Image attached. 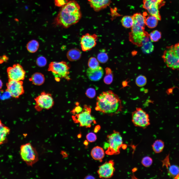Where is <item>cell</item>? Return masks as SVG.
Here are the masks:
<instances>
[{
  "label": "cell",
  "instance_id": "7",
  "mask_svg": "<svg viewBox=\"0 0 179 179\" xmlns=\"http://www.w3.org/2000/svg\"><path fill=\"white\" fill-rule=\"evenodd\" d=\"M132 115V122L135 126L145 129L150 125L149 115L141 108H136Z\"/></svg>",
  "mask_w": 179,
  "mask_h": 179
},
{
  "label": "cell",
  "instance_id": "29",
  "mask_svg": "<svg viewBox=\"0 0 179 179\" xmlns=\"http://www.w3.org/2000/svg\"><path fill=\"white\" fill-rule=\"evenodd\" d=\"M136 85L139 87H142L145 86L147 82L146 77L143 75H140L138 76L136 78L135 81Z\"/></svg>",
  "mask_w": 179,
  "mask_h": 179
},
{
  "label": "cell",
  "instance_id": "25",
  "mask_svg": "<svg viewBox=\"0 0 179 179\" xmlns=\"http://www.w3.org/2000/svg\"><path fill=\"white\" fill-rule=\"evenodd\" d=\"M121 22L123 26L125 28H131L133 25V20L132 16H124L122 19Z\"/></svg>",
  "mask_w": 179,
  "mask_h": 179
},
{
  "label": "cell",
  "instance_id": "37",
  "mask_svg": "<svg viewBox=\"0 0 179 179\" xmlns=\"http://www.w3.org/2000/svg\"><path fill=\"white\" fill-rule=\"evenodd\" d=\"M54 3L56 6L62 7L64 6L66 2L64 0H54Z\"/></svg>",
  "mask_w": 179,
  "mask_h": 179
},
{
  "label": "cell",
  "instance_id": "12",
  "mask_svg": "<svg viewBox=\"0 0 179 179\" xmlns=\"http://www.w3.org/2000/svg\"><path fill=\"white\" fill-rule=\"evenodd\" d=\"M113 160H110L100 166L97 171L99 177L107 179L112 177L115 170Z\"/></svg>",
  "mask_w": 179,
  "mask_h": 179
},
{
  "label": "cell",
  "instance_id": "35",
  "mask_svg": "<svg viewBox=\"0 0 179 179\" xmlns=\"http://www.w3.org/2000/svg\"><path fill=\"white\" fill-rule=\"evenodd\" d=\"M86 94L87 96L90 98L94 97L96 94V91L94 89L92 88H89L86 91Z\"/></svg>",
  "mask_w": 179,
  "mask_h": 179
},
{
  "label": "cell",
  "instance_id": "33",
  "mask_svg": "<svg viewBox=\"0 0 179 179\" xmlns=\"http://www.w3.org/2000/svg\"><path fill=\"white\" fill-rule=\"evenodd\" d=\"M36 63L38 66L43 67L45 66L47 63L46 59L43 56H40L37 59Z\"/></svg>",
  "mask_w": 179,
  "mask_h": 179
},
{
  "label": "cell",
  "instance_id": "5",
  "mask_svg": "<svg viewBox=\"0 0 179 179\" xmlns=\"http://www.w3.org/2000/svg\"><path fill=\"white\" fill-rule=\"evenodd\" d=\"M90 106L85 105L82 110L79 113L74 115L72 117L74 122L79 123L80 126L86 128H90L93 123H95V118L91 114Z\"/></svg>",
  "mask_w": 179,
  "mask_h": 179
},
{
  "label": "cell",
  "instance_id": "4",
  "mask_svg": "<svg viewBox=\"0 0 179 179\" xmlns=\"http://www.w3.org/2000/svg\"><path fill=\"white\" fill-rule=\"evenodd\" d=\"M69 67L65 61H53L49 63L48 71L52 73L56 81H59L60 79L63 78L68 81L71 79L69 76Z\"/></svg>",
  "mask_w": 179,
  "mask_h": 179
},
{
  "label": "cell",
  "instance_id": "13",
  "mask_svg": "<svg viewBox=\"0 0 179 179\" xmlns=\"http://www.w3.org/2000/svg\"><path fill=\"white\" fill-rule=\"evenodd\" d=\"M98 38L97 36L95 34L90 35L87 33L83 35L80 41L82 50L85 51L91 50L96 45Z\"/></svg>",
  "mask_w": 179,
  "mask_h": 179
},
{
  "label": "cell",
  "instance_id": "42",
  "mask_svg": "<svg viewBox=\"0 0 179 179\" xmlns=\"http://www.w3.org/2000/svg\"><path fill=\"white\" fill-rule=\"evenodd\" d=\"M88 141L87 140H85L84 142V144L85 145H87L88 144Z\"/></svg>",
  "mask_w": 179,
  "mask_h": 179
},
{
  "label": "cell",
  "instance_id": "17",
  "mask_svg": "<svg viewBox=\"0 0 179 179\" xmlns=\"http://www.w3.org/2000/svg\"><path fill=\"white\" fill-rule=\"evenodd\" d=\"M90 154L92 158L100 162L102 161L105 156L103 149L98 146L94 147L91 150Z\"/></svg>",
  "mask_w": 179,
  "mask_h": 179
},
{
  "label": "cell",
  "instance_id": "15",
  "mask_svg": "<svg viewBox=\"0 0 179 179\" xmlns=\"http://www.w3.org/2000/svg\"><path fill=\"white\" fill-rule=\"evenodd\" d=\"M103 68L99 66L97 68L92 69L89 68L86 71V74L88 78L91 81H98L102 77L103 74Z\"/></svg>",
  "mask_w": 179,
  "mask_h": 179
},
{
  "label": "cell",
  "instance_id": "3",
  "mask_svg": "<svg viewBox=\"0 0 179 179\" xmlns=\"http://www.w3.org/2000/svg\"><path fill=\"white\" fill-rule=\"evenodd\" d=\"M107 142L104 144L106 149L105 153L108 155H116L120 153V150L123 144L122 137L119 132L114 130L113 133L107 136Z\"/></svg>",
  "mask_w": 179,
  "mask_h": 179
},
{
  "label": "cell",
  "instance_id": "2",
  "mask_svg": "<svg viewBox=\"0 0 179 179\" xmlns=\"http://www.w3.org/2000/svg\"><path fill=\"white\" fill-rule=\"evenodd\" d=\"M123 108L121 100L111 90L102 92L96 98V110L112 116L119 113Z\"/></svg>",
  "mask_w": 179,
  "mask_h": 179
},
{
  "label": "cell",
  "instance_id": "11",
  "mask_svg": "<svg viewBox=\"0 0 179 179\" xmlns=\"http://www.w3.org/2000/svg\"><path fill=\"white\" fill-rule=\"evenodd\" d=\"M7 72L8 79L16 81L23 80L25 78L26 72L22 66L19 64H15L8 67Z\"/></svg>",
  "mask_w": 179,
  "mask_h": 179
},
{
  "label": "cell",
  "instance_id": "22",
  "mask_svg": "<svg viewBox=\"0 0 179 179\" xmlns=\"http://www.w3.org/2000/svg\"><path fill=\"white\" fill-rule=\"evenodd\" d=\"M152 149L155 153H159L163 150L164 147L163 141L160 139L155 140L152 145Z\"/></svg>",
  "mask_w": 179,
  "mask_h": 179
},
{
  "label": "cell",
  "instance_id": "1",
  "mask_svg": "<svg viewBox=\"0 0 179 179\" xmlns=\"http://www.w3.org/2000/svg\"><path fill=\"white\" fill-rule=\"evenodd\" d=\"M82 15L79 3L75 0H71L61 7L54 23L55 25L68 28L78 23Z\"/></svg>",
  "mask_w": 179,
  "mask_h": 179
},
{
  "label": "cell",
  "instance_id": "41",
  "mask_svg": "<svg viewBox=\"0 0 179 179\" xmlns=\"http://www.w3.org/2000/svg\"><path fill=\"white\" fill-rule=\"evenodd\" d=\"M3 86V83L2 82L0 78V90H1Z\"/></svg>",
  "mask_w": 179,
  "mask_h": 179
},
{
  "label": "cell",
  "instance_id": "14",
  "mask_svg": "<svg viewBox=\"0 0 179 179\" xmlns=\"http://www.w3.org/2000/svg\"><path fill=\"white\" fill-rule=\"evenodd\" d=\"M90 7L96 12L104 9L109 6L111 0H87Z\"/></svg>",
  "mask_w": 179,
  "mask_h": 179
},
{
  "label": "cell",
  "instance_id": "10",
  "mask_svg": "<svg viewBox=\"0 0 179 179\" xmlns=\"http://www.w3.org/2000/svg\"><path fill=\"white\" fill-rule=\"evenodd\" d=\"M164 0H143V7L149 13L156 17L159 20L161 16L159 10L163 4Z\"/></svg>",
  "mask_w": 179,
  "mask_h": 179
},
{
  "label": "cell",
  "instance_id": "18",
  "mask_svg": "<svg viewBox=\"0 0 179 179\" xmlns=\"http://www.w3.org/2000/svg\"><path fill=\"white\" fill-rule=\"evenodd\" d=\"M45 79L44 75L40 72L33 74L29 79L32 84L36 86H40L44 84Z\"/></svg>",
  "mask_w": 179,
  "mask_h": 179
},
{
  "label": "cell",
  "instance_id": "36",
  "mask_svg": "<svg viewBox=\"0 0 179 179\" xmlns=\"http://www.w3.org/2000/svg\"><path fill=\"white\" fill-rule=\"evenodd\" d=\"M83 109V108L80 106H77L76 107L71 111L72 113L74 115L79 113Z\"/></svg>",
  "mask_w": 179,
  "mask_h": 179
},
{
  "label": "cell",
  "instance_id": "31",
  "mask_svg": "<svg viewBox=\"0 0 179 179\" xmlns=\"http://www.w3.org/2000/svg\"><path fill=\"white\" fill-rule=\"evenodd\" d=\"M97 57L98 61L102 63L106 62L108 58L107 54L103 52L99 53L98 54Z\"/></svg>",
  "mask_w": 179,
  "mask_h": 179
},
{
  "label": "cell",
  "instance_id": "34",
  "mask_svg": "<svg viewBox=\"0 0 179 179\" xmlns=\"http://www.w3.org/2000/svg\"><path fill=\"white\" fill-rule=\"evenodd\" d=\"M86 138L87 140L90 142H94L97 139L96 134L92 132H90L88 133L86 136Z\"/></svg>",
  "mask_w": 179,
  "mask_h": 179
},
{
  "label": "cell",
  "instance_id": "21",
  "mask_svg": "<svg viewBox=\"0 0 179 179\" xmlns=\"http://www.w3.org/2000/svg\"><path fill=\"white\" fill-rule=\"evenodd\" d=\"M168 174L170 177L174 179H179V167L172 165L168 168Z\"/></svg>",
  "mask_w": 179,
  "mask_h": 179
},
{
  "label": "cell",
  "instance_id": "40",
  "mask_svg": "<svg viewBox=\"0 0 179 179\" xmlns=\"http://www.w3.org/2000/svg\"><path fill=\"white\" fill-rule=\"evenodd\" d=\"M85 179H94L95 178L92 176L89 175L85 177Z\"/></svg>",
  "mask_w": 179,
  "mask_h": 179
},
{
  "label": "cell",
  "instance_id": "28",
  "mask_svg": "<svg viewBox=\"0 0 179 179\" xmlns=\"http://www.w3.org/2000/svg\"><path fill=\"white\" fill-rule=\"evenodd\" d=\"M149 37L152 41L157 42L161 38V34L158 31L155 30L150 33L149 34Z\"/></svg>",
  "mask_w": 179,
  "mask_h": 179
},
{
  "label": "cell",
  "instance_id": "32",
  "mask_svg": "<svg viewBox=\"0 0 179 179\" xmlns=\"http://www.w3.org/2000/svg\"><path fill=\"white\" fill-rule=\"evenodd\" d=\"M153 163L152 158L149 156H146L143 158L141 161L142 164L145 167L151 166Z\"/></svg>",
  "mask_w": 179,
  "mask_h": 179
},
{
  "label": "cell",
  "instance_id": "6",
  "mask_svg": "<svg viewBox=\"0 0 179 179\" xmlns=\"http://www.w3.org/2000/svg\"><path fill=\"white\" fill-rule=\"evenodd\" d=\"M20 154L22 159L28 166H32L39 160L37 152L30 143L21 145Z\"/></svg>",
  "mask_w": 179,
  "mask_h": 179
},
{
  "label": "cell",
  "instance_id": "16",
  "mask_svg": "<svg viewBox=\"0 0 179 179\" xmlns=\"http://www.w3.org/2000/svg\"><path fill=\"white\" fill-rule=\"evenodd\" d=\"M10 132V128L3 124L0 120V145L7 141V137Z\"/></svg>",
  "mask_w": 179,
  "mask_h": 179
},
{
  "label": "cell",
  "instance_id": "19",
  "mask_svg": "<svg viewBox=\"0 0 179 179\" xmlns=\"http://www.w3.org/2000/svg\"><path fill=\"white\" fill-rule=\"evenodd\" d=\"M81 51L77 48L71 49L68 51L67 54V58L71 61L79 60L81 58Z\"/></svg>",
  "mask_w": 179,
  "mask_h": 179
},
{
  "label": "cell",
  "instance_id": "26",
  "mask_svg": "<svg viewBox=\"0 0 179 179\" xmlns=\"http://www.w3.org/2000/svg\"><path fill=\"white\" fill-rule=\"evenodd\" d=\"M143 52L146 54H149L152 52L154 46L150 40L144 43L141 46Z\"/></svg>",
  "mask_w": 179,
  "mask_h": 179
},
{
  "label": "cell",
  "instance_id": "8",
  "mask_svg": "<svg viewBox=\"0 0 179 179\" xmlns=\"http://www.w3.org/2000/svg\"><path fill=\"white\" fill-rule=\"evenodd\" d=\"M36 102L35 108L38 111L43 109L48 110L53 106L54 102L51 94L44 91L34 98Z\"/></svg>",
  "mask_w": 179,
  "mask_h": 179
},
{
  "label": "cell",
  "instance_id": "9",
  "mask_svg": "<svg viewBox=\"0 0 179 179\" xmlns=\"http://www.w3.org/2000/svg\"><path fill=\"white\" fill-rule=\"evenodd\" d=\"M23 84L22 81H16L8 79L6 84V91L12 97L18 98L24 93Z\"/></svg>",
  "mask_w": 179,
  "mask_h": 179
},
{
  "label": "cell",
  "instance_id": "27",
  "mask_svg": "<svg viewBox=\"0 0 179 179\" xmlns=\"http://www.w3.org/2000/svg\"><path fill=\"white\" fill-rule=\"evenodd\" d=\"M168 47L174 58L179 61V42Z\"/></svg>",
  "mask_w": 179,
  "mask_h": 179
},
{
  "label": "cell",
  "instance_id": "38",
  "mask_svg": "<svg viewBox=\"0 0 179 179\" xmlns=\"http://www.w3.org/2000/svg\"><path fill=\"white\" fill-rule=\"evenodd\" d=\"M8 60V58L6 56H3L0 57V63L6 62Z\"/></svg>",
  "mask_w": 179,
  "mask_h": 179
},
{
  "label": "cell",
  "instance_id": "39",
  "mask_svg": "<svg viewBox=\"0 0 179 179\" xmlns=\"http://www.w3.org/2000/svg\"><path fill=\"white\" fill-rule=\"evenodd\" d=\"M100 128V127L98 125L96 126L95 128L94 132L95 133H97L98 131L99 130Z\"/></svg>",
  "mask_w": 179,
  "mask_h": 179
},
{
  "label": "cell",
  "instance_id": "24",
  "mask_svg": "<svg viewBox=\"0 0 179 179\" xmlns=\"http://www.w3.org/2000/svg\"><path fill=\"white\" fill-rule=\"evenodd\" d=\"M105 75L104 78V83L107 85L110 84L113 80V75L111 69L107 67L105 69Z\"/></svg>",
  "mask_w": 179,
  "mask_h": 179
},
{
  "label": "cell",
  "instance_id": "20",
  "mask_svg": "<svg viewBox=\"0 0 179 179\" xmlns=\"http://www.w3.org/2000/svg\"><path fill=\"white\" fill-rule=\"evenodd\" d=\"M158 20L156 17L149 14L147 17H145V25L149 28H154L157 25Z\"/></svg>",
  "mask_w": 179,
  "mask_h": 179
},
{
  "label": "cell",
  "instance_id": "30",
  "mask_svg": "<svg viewBox=\"0 0 179 179\" xmlns=\"http://www.w3.org/2000/svg\"><path fill=\"white\" fill-rule=\"evenodd\" d=\"M88 65L89 68L94 69L99 66V64L96 58L94 57H91L89 59Z\"/></svg>",
  "mask_w": 179,
  "mask_h": 179
},
{
  "label": "cell",
  "instance_id": "23",
  "mask_svg": "<svg viewBox=\"0 0 179 179\" xmlns=\"http://www.w3.org/2000/svg\"><path fill=\"white\" fill-rule=\"evenodd\" d=\"M39 47L38 42L35 40H31L26 45L27 50L31 53H34L37 51Z\"/></svg>",
  "mask_w": 179,
  "mask_h": 179
}]
</instances>
